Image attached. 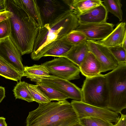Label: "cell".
<instances>
[{
  "label": "cell",
  "mask_w": 126,
  "mask_h": 126,
  "mask_svg": "<svg viewBox=\"0 0 126 126\" xmlns=\"http://www.w3.org/2000/svg\"><path fill=\"white\" fill-rule=\"evenodd\" d=\"M5 10L10 12V37L21 55L31 53L39 27L34 20L13 0H5Z\"/></svg>",
  "instance_id": "1"
},
{
  "label": "cell",
  "mask_w": 126,
  "mask_h": 126,
  "mask_svg": "<svg viewBox=\"0 0 126 126\" xmlns=\"http://www.w3.org/2000/svg\"><path fill=\"white\" fill-rule=\"evenodd\" d=\"M38 104L36 109L29 112L26 126H70L79 123L70 103L66 100Z\"/></svg>",
  "instance_id": "2"
},
{
  "label": "cell",
  "mask_w": 126,
  "mask_h": 126,
  "mask_svg": "<svg viewBox=\"0 0 126 126\" xmlns=\"http://www.w3.org/2000/svg\"><path fill=\"white\" fill-rule=\"evenodd\" d=\"M77 16L68 10L50 23L39 28L34 44L31 57L39 60L44 57L47 47L53 42L59 40L79 26Z\"/></svg>",
  "instance_id": "3"
},
{
  "label": "cell",
  "mask_w": 126,
  "mask_h": 126,
  "mask_svg": "<svg viewBox=\"0 0 126 126\" xmlns=\"http://www.w3.org/2000/svg\"><path fill=\"white\" fill-rule=\"evenodd\" d=\"M105 75L109 94L107 108L121 114L126 108V63Z\"/></svg>",
  "instance_id": "4"
},
{
  "label": "cell",
  "mask_w": 126,
  "mask_h": 126,
  "mask_svg": "<svg viewBox=\"0 0 126 126\" xmlns=\"http://www.w3.org/2000/svg\"><path fill=\"white\" fill-rule=\"evenodd\" d=\"M82 102L94 106L107 108L109 91L105 75L101 74L86 78L81 89Z\"/></svg>",
  "instance_id": "5"
},
{
  "label": "cell",
  "mask_w": 126,
  "mask_h": 126,
  "mask_svg": "<svg viewBox=\"0 0 126 126\" xmlns=\"http://www.w3.org/2000/svg\"><path fill=\"white\" fill-rule=\"evenodd\" d=\"M30 79L36 83L53 88L66 96L69 98L82 101L81 89L69 81L50 75L35 77Z\"/></svg>",
  "instance_id": "6"
},
{
  "label": "cell",
  "mask_w": 126,
  "mask_h": 126,
  "mask_svg": "<svg viewBox=\"0 0 126 126\" xmlns=\"http://www.w3.org/2000/svg\"><path fill=\"white\" fill-rule=\"evenodd\" d=\"M41 64L46 67L50 75L69 81L80 78L79 66L66 57H58Z\"/></svg>",
  "instance_id": "7"
},
{
  "label": "cell",
  "mask_w": 126,
  "mask_h": 126,
  "mask_svg": "<svg viewBox=\"0 0 126 126\" xmlns=\"http://www.w3.org/2000/svg\"><path fill=\"white\" fill-rule=\"evenodd\" d=\"M70 103L79 119L92 117L116 123L120 117L118 114L107 108L96 107L73 100Z\"/></svg>",
  "instance_id": "8"
},
{
  "label": "cell",
  "mask_w": 126,
  "mask_h": 126,
  "mask_svg": "<svg viewBox=\"0 0 126 126\" xmlns=\"http://www.w3.org/2000/svg\"><path fill=\"white\" fill-rule=\"evenodd\" d=\"M21 55L10 36L0 40V57L24 76Z\"/></svg>",
  "instance_id": "9"
},
{
  "label": "cell",
  "mask_w": 126,
  "mask_h": 126,
  "mask_svg": "<svg viewBox=\"0 0 126 126\" xmlns=\"http://www.w3.org/2000/svg\"><path fill=\"white\" fill-rule=\"evenodd\" d=\"M86 44L89 51L92 53L100 63L101 73L113 70L118 63L108 48L95 42L87 39Z\"/></svg>",
  "instance_id": "10"
},
{
  "label": "cell",
  "mask_w": 126,
  "mask_h": 126,
  "mask_svg": "<svg viewBox=\"0 0 126 126\" xmlns=\"http://www.w3.org/2000/svg\"><path fill=\"white\" fill-rule=\"evenodd\" d=\"M37 1L44 25L51 23L69 9L63 0Z\"/></svg>",
  "instance_id": "11"
},
{
  "label": "cell",
  "mask_w": 126,
  "mask_h": 126,
  "mask_svg": "<svg viewBox=\"0 0 126 126\" xmlns=\"http://www.w3.org/2000/svg\"><path fill=\"white\" fill-rule=\"evenodd\" d=\"M114 25L107 22L79 24L75 30L84 34L87 39L99 40L108 36L114 30Z\"/></svg>",
  "instance_id": "12"
},
{
  "label": "cell",
  "mask_w": 126,
  "mask_h": 126,
  "mask_svg": "<svg viewBox=\"0 0 126 126\" xmlns=\"http://www.w3.org/2000/svg\"><path fill=\"white\" fill-rule=\"evenodd\" d=\"M108 13L102 3L77 16L79 24L100 23L106 22Z\"/></svg>",
  "instance_id": "13"
},
{
  "label": "cell",
  "mask_w": 126,
  "mask_h": 126,
  "mask_svg": "<svg viewBox=\"0 0 126 126\" xmlns=\"http://www.w3.org/2000/svg\"><path fill=\"white\" fill-rule=\"evenodd\" d=\"M126 25L125 22H121L106 38L102 40L94 41L108 47L121 45L126 38Z\"/></svg>",
  "instance_id": "14"
},
{
  "label": "cell",
  "mask_w": 126,
  "mask_h": 126,
  "mask_svg": "<svg viewBox=\"0 0 126 126\" xmlns=\"http://www.w3.org/2000/svg\"><path fill=\"white\" fill-rule=\"evenodd\" d=\"M80 72L86 78L96 76L101 73V64L95 56L89 51L79 66Z\"/></svg>",
  "instance_id": "15"
},
{
  "label": "cell",
  "mask_w": 126,
  "mask_h": 126,
  "mask_svg": "<svg viewBox=\"0 0 126 126\" xmlns=\"http://www.w3.org/2000/svg\"><path fill=\"white\" fill-rule=\"evenodd\" d=\"M76 16L81 15L103 3L100 0H63Z\"/></svg>",
  "instance_id": "16"
},
{
  "label": "cell",
  "mask_w": 126,
  "mask_h": 126,
  "mask_svg": "<svg viewBox=\"0 0 126 126\" xmlns=\"http://www.w3.org/2000/svg\"><path fill=\"white\" fill-rule=\"evenodd\" d=\"M19 6L25 10L35 21L40 28L44 26L37 0H13Z\"/></svg>",
  "instance_id": "17"
},
{
  "label": "cell",
  "mask_w": 126,
  "mask_h": 126,
  "mask_svg": "<svg viewBox=\"0 0 126 126\" xmlns=\"http://www.w3.org/2000/svg\"><path fill=\"white\" fill-rule=\"evenodd\" d=\"M86 41L72 46L68 51L61 57L67 58L79 66L89 52Z\"/></svg>",
  "instance_id": "18"
},
{
  "label": "cell",
  "mask_w": 126,
  "mask_h": 126,
  "mask_svg": "<svg viewBox=\"0 0 126 126\" xmlns=\"http://www.w3.org/2000/svg\"><path fill=\"white\" fill-rule=\"evenodd\" d=\"M72 47L60 40L55 41L50 43L47 47L43 57H61L68 51Z\"/></svg>",
  "instance_id": "19"
},
{
  "label": "cell",
  "mask_w": 126,
  "mask_h": 126,
  "mask_svg": "<svg viewBox=\"0 0 126 126\" xmlns=\"http://www.w3.org/2000/svg\"><path fill=\"white\" fill-rule=\"evenodd\" d=\"M0 75L6 79L16 81L20 80L23 77L0 57Z\"/></svg>",
  "instance_id": "20"
},
{
  "label": "cell",
  "mask_w": 126,
  "mask_h": 126,
  "mask_svg": "<svg viewBox=\"0 0 126 126\" xmlns=\"http://www.w3.org/2000/svg\"><path fill=\"white\" fill-rule=\"evenodd\" d=\"M28 83L25 81H19L13 90L16 99H18L30 102L34 101L28 88Z\"/></svg>",
  "instance_id": "21"
},
{
  "label": "cell",
  "mask_w": 126,
  "mask_h": 126,
  "mask_svg": "<svg viewBox=\"0 0 126 126\" xmlns=\"http://www.w3.org/2000/svg\"><path fill=\"white\" fill-rule=\"evenodd\" d=\"M36 83L37 87L50 102L53 100L61 101L69 98L66 96L53 88L39 83Z\"/></svg>",
  "instance_id": "22"
},
{
  "label": "cell",
  "mask_w": 126,
  "mask_h": 126,
  "mask_svg": "<svg viewBox=\"0 0 126 126\" xmlns=\"http://www.w3.org/2000/svg\"><path fill=\"white\" fill-rule=\"evenodd\" d=\"M24 76L29 79L35 77L47 76L50 75L46 67L42 65L34 64L30 66L24 67Z\"/></svg>",
  "instance_id": "23"
},
{
  "label": "cell",
  "mask_w": 126,
  "mask_h": 126,
  "mask_svg": "<svg viewBox=\"0 0 126 126\" xmlns=\"http://www.w3.org/2000/svg\"><path fill=\"white\" fill-rule=\"evenodd\" d=\"M59 40L66 44L72 46L86 41L87 39L84 34L75 30Z\"/></svg>",
  "instance_id": "24"
},
{
  "label": "cell",
  "mask_w": 126,
  "mask_h": 126,
  "mask_svg": "<svg viewBox=\"0 0 126 126\" xmlns=\"http://www.w3.org/2000/svg\"><path fill=\"white\" fill-rule=\"evenodd\" d=\"M103 3L108 12H109L118 18L120 21L123 20L122 4L120 0H106Z\"/></svg>",
  "instance_id": "25"
},
{
  "label": "cell",
  "mask_w": 126,
  "mask_h": 126,
  "mask_svg": "<svg viewBox=\"0 0 126 126\" xmlns=\"http://www.w3.org/2000/svg\"><path fill=\"white\" fill-rule=\"evenodd\" d=\"M79 122L83 126H113L112 123L102 119L87 117L79 119Z\"/></svg>",
  "instance_id": "26"
},
{
  "label": "cell",
  "mask_w": 126,
  "mask_h": 126,
  "mask_svg": "<svg viewBox=\"0 0 126 126\" xmlns=\"http://www.w3.org/2000/svg\"><path fill=\"white\" fill-rule=\"evenodd\" d=\"M28 88L34 101L40 104L50 102L37 87L36 85L28 83Z\"/></svg>",
  "instance_id": "27"
},
{
  "label": "cell",
  "mask_w": 126,
  "mask_h": 126,
  "mask_svg": "<svg viewBox=\"0 0 126 126\" xmlns=\"http://www.w3.org/2000/svg\"><path fill=\"white\" fill-rule=\"evenodd\" d=\"M108 48L118 64L126 63V50L121 45Z\"/></svg>",
  "instance_id": "28"
},
{
  "label": "cell",
  "mask_w": 126,
  "mask_h": 126,
  "mask_svg": "<svg viewBox=\"0 0 126 126\" xmlns=\"http://www.w3.org/2000/svg\"><path fill=\"white\" fill-rule=\"evenodd\" d=\"M10 26L9 19L0 22V40L9 37Z\"/></svg>",
  "instance_id": "29"
},
{
  "label": "cell",
  "mask_w": 126,
  "mask_h": 126,
  "mask_svg": "<svg viewBox=\"0 0 126 126\" xmlns=\"http://www.w3.org/2000/svg\"><path fill=\"white\" fill-rule=\"evenodd\" d=\"M121 115L119 120L113 126H126V115L122 113Z\"/></svg>",
  "instance_id": "30"
},
{
  "label": "cell",
  "mask_w": 126,
  "mask_h": 126,
  "mask_svg": "<svg viewBox=\"0 0 126 126\" xmlns=\"http://www.w3.org/2000/svg\"><path fill=\"white\" fill-rule=\"evenodd\" d=\"M10 14V12L8 11L5 10L0 12V22L8 19Z\"/></svg>",
  "instance_id": "31"
},
{
  "label": "cell",
  "mask_w": 126,
  "mask_h": 126,
  "mask_svg": "<svg viewBox=\"0 0 126 126\" xmlns=\"http://www.w3.org/2000/svg\"><path fill=\"white\" fill-rule=\"evenodd\" d=\"M5 89L4 87L0 86V103L5 97Z\"/></svg>",
  "instance_id": "32"
},
{
  "label": "cell",
  "mask_w": 126,
  "mask_h": 126,
  "mask_svg": "<svg viewBox=\"0 0 126 126\" xmlns=\"http://www.w3.org/2000/svg\"><path fill=\"white\" fill-rule=\"evenodd\" d=\"M5 0H0V12L5 10Z\"/></svg>",
  "instance_id": "33"
},
{
  "label": "cell",
  "mask_w": 126,
  "mask_h": 126,
  "mask_svg": "<svg viewBox=\"0 0 126 126\" xmlns=\"http://www.w3.org/2000/svg\"><path fill=\"white\" fill-rule=\"evenodd\" d=\"M5 120V118L3 117H0V126H7Z\"/></svg>",
  "instance_id": "34"
},
{
  "label": "cell",
  "mask_w": 126,
  "mask_h": 126,
  "mask_svg": "<svg viewBox=\"0 0 126 126\" xmlns=\"http://www.w3.org/2000/svg\"><path fill=\"white\" fill-rule=\"evenodd\" d=\"M126 38L125 39L121 45L122 47L126 50Z\"/></svg>",
  "instance_id": "35"
},
{
  "label": "cell",
  "mask_w": 126,
  "mask_h": 126,
  "mask_svg": "<svg viewBox=\"0 0 126 126\" xmlns=\"http://www.w3.org/2000/svg\"><path fill=\"white\" fill-rule=\"evenodd\" d=\"M70 126H83L79 123Z\"/></svg>",
  "instance_id": "36"
}]
</instances>
